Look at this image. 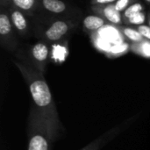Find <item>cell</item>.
Wrapping results in <instances>:
<instances>
[{"label":"cell","mask_w":150,"mask_h":150,"mask_svg":"<svg viewBox=\"0 0 150 150\" xmlns=\"http://www.w3.org/2000/svg\"><path fill=\"white\" fill-rule=\"evenodd\" d=\"M74 26V25L67 20L54 21L44 32V37L48 41L61 40Z\"/></svg>","instance_id":"obj_6"},{"label":"cell","mask_w":150,"mask_h":150,"mask_svg":"<svg viewBox=\"0 0 150 150\" xmlns=\"http://www.w3.org/2000/svg\"><path fill=\"white\" fill-rule=\"evenodd\" d=\"M135 27L141 33V34L144 37L145 40L150 41V26L149 25H141Z\"/></svg>","instance_id":"obj_17"},{"label":"cell","mask_w":150,"mask_h":150,"mask_svg":"<svg viewBox=\"0 0 150 150\" xmlns=\"http://www.w3.org/2000/svg\"><path fill=\"white\" fill-rule=\"evenodd\" d=\"M131 49L134 53L143 56V57H150V41L145 40L139 43H134L131 45Z\"/></svg>","instance_id":"obj_13"},{"label":"cell","mask_w":150,"mask_h":150,"mask_svg":"<svg viewBox=\"0 0 150 150\" xmlns=\"http://www.w3.org/2000/svg\"><path fill=\"white\" fill-rule=\"evenodd\" d=\"M118 0H91V5H106L111 4H115Z\"/></svg>","instance_id":"obj_18"},{"label":"cell","mask_w":150,"mask_h":150,"mask_svg":"<svg viewBox=\"0 0 150 150\" xmlns=\"http://www.w3.org/2000/svg\"><path fill=\"white\" fill-rule=\"evenodd\" d=\"M135 117H132L129 120H126L120 125L116 126L115 127L108 130L99 137L96 138L94 141H92L91 143H89L84 148L81 149L80 150H100L102 149L105 146H106L109 142H111L114 138H116L120 134H121L125 129H127L132 122L134 120Z\"/></svg>","instance_id":"obj_5"},{"label":"cell","mask_w":150,"mask_h":150,"mask_svg":"<svg viewBox=\"0 0 150 150\" xmlns=\"http://www.w3.org/2000/svg\"><path fill=\"white\" fill-rule=\"evenodd\" d=\"M41 6L52 13H62L67 10V4L62 0H40Z\"/></svg>","instance_id":"obj_11"},{"label":"cell","mask_w":150,"mask_h":150,"mask_svg":"<svg viewBox=\"0 0 150 150\" xmlns=\"http://www.w3.org/2000/svg\"><path fill=\"white\" fill-rule=\"evenodd\" d=\"M145 2L148 3V4H150V0H145Z\"/></svg>","instance_id":"obj_21"},{"label":"cell","mask_w":150,"mask_h":150,"mask_svg":"<svg viewBox=\"0 0 150 150\" xmlns=\"http://www.w3.org/2000/svg\"><path fill=\"white\" fill-rule=\"evenodd\" d=\"M0 41L2 47L9 51L17 48L18 40L16 31L11 24L9 12L2 11L0 14Z\"/></svg>","instance_id":"obj_3"},{"label":"cell","mask_w":150,"mask_h":150,"mask_svg":"<svg viewBox=\"0 0 150 150\" xmlns=\"http://www.w3.org/2000/svg\"><path fill=\"white\" fill-rule=\"evenodd\" d=\"M146 18H147V15H146L145 11H142L140 13H137V14L134 15L133 17L128 18L124 23H126L127 25H134L138 26V25H144V22L146 21Z\"/></svg>","instance_id":"obj_15"},{"label":"cell","mask_w":150,"mask_h":150,"mask_svg":"<svg viewBox=\"0 0 150 150\" xmlns=\"http://www.w3.org/2000/svg\"><path fill=\"white\" fill-rule=\"evenodd\" d=\"M136 1L137 0H118L114 4V6L117 11H119L122 13L128 6H130L132 4H134Z\"/></svg>","instance_id":"obj_16"},{"label":"cell","mask_w":150,"mask_h":150,"mask_svg":"<svg viewBox=\"0 0 150 150\" xmlns=\"http://www.w3.org/2000/svg\"><path fill=\"white\" fill-rule=\"evenodd\" d=\"M142 11H144V6L141 2H134V4H132L130 6H128L123 12H122V16H123V22L127 21L128 18H130L131 17H133L134 15L140 13Z\"/></svg>","instance_id":"obj_14"},{"label":"cell","mask_w":150,"mask_h":150,"mask_svg":"<svg viewBox=\"0 0 150 150\" xmlns=\"http://www.w3.org/2000/svg\"><path fill=\"white\" fill-rule=\"evenodd\" d=\"M92 10L100 17H102L107 22L120 25L123 22L122 13L116 10L114 4L106 5H95L92 6Z\"/></svg>","instance_id":"obj_7"},{"label":"cell","mask_w":150,"mask_h":150,"mask_svg":"<svg viewBox=\"0 0 150 150\" xmlns=\"http://www.w3.org/2000/svg\"><path fill=\"white\" fill-rule=\"evenodd\" d=\"M120 31L121 33L124 35V37L128 40L132 44L134 43H139L143 40H145L144 37L141 34V33L136 29V27H132V26H119Z\"/></svg>","instance_id":"obj_12"},{"label":"cell","mask_w":150,"mask_h":150,"mask_svg":"<svg viewBox=\"0 0 150 150\" xmlns=\"http://www.w3.org/2000/svg\"><path fill=\"white\" fill-rule=\"evenodd\" d=\"M56 139L40 112L32 105L27 119V150H51Z\"/></svg>","instance_id":"obj_2"},{"label":"cell","mask_w":150,"mask_h":150,"mask_svg":"<svg viewBox=\"0 0 150 150\" xmlns=\"http://www.w3.org/2000/svg\"><path fill=\"white\" fill-rule=\"evenodd\" d=\"M0 5L4 8L7 6H11V0H0Z\"/></svg>","instance_id":"obj_19"},{"label":"cell","mask_w":150,"mask_h":150,"mask_svg":"<svg viewBox=\"0 0 150 150\" xmlns=\"http://www.w3.org/2000/svg\"><path fill=\"white\" fill-rule=\"evenodd\" d=\"M50 50L47 43L43 41H39L29 48V57L31 60V64L33 67L44 74L46 71V67L49 60Z\"/></svg>","instance_id":"obj_4"},{"label":"cell","mask_w":150,"mask_h":150,"mask_svg":"<svg viewBox=\"0 0 150 150\" xmlns=\"http://www.w3.org/2000/svg\"><path fill=\"white\" fill-rule=\"evenodd\" d=\"M147 18H148V25L150 26V12L148 13V16H147Z\"/></svg>","instance_id":"obj_20"},{"label":"cell","mask_w":150,"mask_h":150,"mask_svg":"<svg viewBox=\"0 0 150 150\" xmlns=\"http://www.w3.org/2000/svg\"><path fill=\"white\" fill-rule=\"evenodd\" d=\"M106 24L102 17L98 15H88L83 20V27L88 33H93L101 29Z\"/></svg>","instance_id":"obj_9"},{"label":"cell","mask_w":150,"mask_h":150,"mask_svg":"<svg viewBox=\"0 0 150 150\" xmlns=\"http://www.w3.org/2000/svg\"><path fill=\"white\" fill-rule=\"evenodd\" d=\"M13 63L18 68L28 86L33 105L40 112L54 136L58 138L62 132L63 127L50 88L44 77V74L35 69L32 64L18 61H13Z\"/></svg>","instance_id":"obj_1"},{"label":"cell","mask_w":150,"mask_h":150,"mask_svg":"<svg viewBox=\"0 0 150 150\" xmlns=\"http://www.w3.org/2000/svg\"><path fill=\"white\" fill-rule=\"evenodd\" d=\"M9 14L11 24L16 33L20 37H25L29 30V22L26 18L25 14L12 5H11Z\"/></svg>","instance_id":"obj_8"},{"label":"cell","mask_w":150,"mask_h":150,"mask_svg":"<svg viewBox=\"0 0 150 150\" xmlns=\"http://www.w3.org/2000/svg\"><path fill=\"white\" fill-rule=\"evenodd\" d=\"M39 0H11V5L16 7L25 15H33L38 6Z\"/></svg>","instance_id":"obj_10"}]
</instances>
